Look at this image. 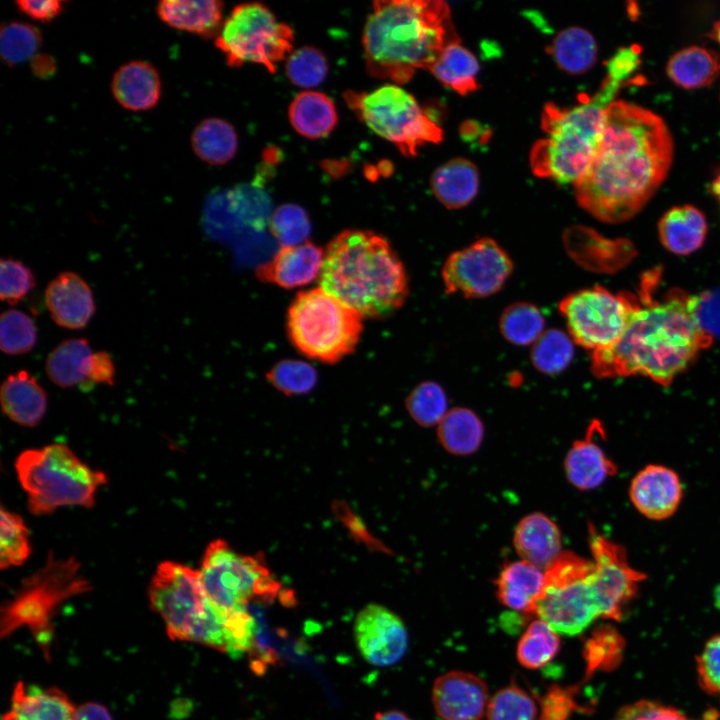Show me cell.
<instances>
[{
    "mask_svg": "<svg viewBox=\"0 0 720 720\" xmlns=\"http://www.w3.org/2000/svg\"><path fill=\"white\" fill-rule=\"evenodd\" d=\"M440 444L454 455H469L475 452L483 439L484 428L479 417L470 409L449 410L437 429Z\"/></svg>",
    "mask_w": 720,
    "mask_h": 720,
    "instance_id": "37",
    "label": "cell"
},
{
    "mask_svg": "<svg viewBox=\"0 0 720 720\" xmlns=\"http://www.w3.org/2000/svg\"><path fill=\"white\" fill-rule=\"evenodd\" d=\"M513 271L509 254L492 238H480L451 253L441 277L447 294L483 298L497 293Z\"/></svg>",
    "mask_w": 720,
    "mask_h": 720,
    "instance_id": "15",
    "label": "cell"
},
{
    "mask_svg": "<svg viewBox=\"0 0 720 720\" xmlns=\"http://www.w3.org/2000/svg\"><path fill=\"white\" fill-rule=\"evenodd\" d=\"M579 686L553 685L540 695L511 683L490 699L487 720H568L574 712H585L577 701Z\"/></svg>",
    "mask_w": 720,
    "mask_h": 720,
    "instance_id": "17",
    "label": "cell"
},
{
    "mask_svg": "<svg viewBox=\"0 0 720 720\" xmlns=\"http://www.w3.org/2000/svg\"><path fill=\"white\" fill-rule=\"evenodd\" d=\"M344 98L361 121L405 156H415L423 144L443 139L442 129L397 84H385L371 92L347 91Z\"/></svg>",
    "mask_w": 720,
    "mask_h": 720,
    "instance_id": "10",
    "label": "cell"
},
{
    "mask_svg": "<svg viewBox=\"0 0 720 720\" xmlns=\"http://www.w3.org/2000/svg\"><path fill=\"white\" fill-rule=\"evenodd\" d=\"M612 720H720V712L711 708L699 717H690L674 707L641 700L622 707Z\"/></svg>",
    "mask_w": 720,
    "mask_h": 720,
    "instance_id": "51",
    "label": "cell"
},
{
    "mask_svg": "<svg viewBox=\"0 0 720 720\" xmlns=\"http://www.w3.org/2000/svg\"><path fill=\"white\" fill-rule=\"evenodd\" d=\"M429 70L444 86L460 95L478 88L479 63L460 41L447 45Z\"/></svg>",
    "mask_w": 720,
    "mask_h": 720,
    "instance_id": "36",
    "label": "cell"
},
{
    "mask_svg": "<svg viewBox=\"0 0 720 720\" xmlns=\"http://www.w3.org/2000/svg\"><path fill=\"white\" fill-rule=\"evenodd\" d=\"M621 83L606 76L597 93L572 108L547 104L542 129L548 135L535 143L530 166L536 176L575 184L588 170L599 147L606 109Z\"/></svg>",
    "mask_w": 720,
    "mask_h": 720,
    "instance_id": "5",
    "label": "cell"
},
{
    "mask_svg": "<svg viewBox=\"0 0 720 720\" xmlns=\"http://www.w3.org/2000/svg\"><path fill=\"white\" fill-rule=\"evenodd\" d=\"M30 69L35 77L47 80L56 74L57 62L48 53H38L30 60Z\"/></svg>",
    "mask_w": 720,
    "mask_h": 720,
    "instance_id": "57",
    "label": "cell"
},
{
    "mask_svg": "<svg viewBox=\"0 0 720 720\" xmlns=\"http://www.w3.org/2000/svg\"><path fill=\"white\" fill-rule=\"evenodd\" d=\"M31 269L12 257L0 261V298L10 305L21 301L35 287Z\"/></svg>",
    "mask_w": 720,
    "mask_h": 720,
    "instance_id": "50",
    "label": "cell"
},
{
    "mask_svg": "<svg viewBox=\"0 0 720 720\" xmlns=\"http://www.w3.org/2000/svg\"><path fill=\"white\" fill-rule=\"evenodd\" d=\"M693 316L710 337L720 336V287L691 296Z\"/></svg>",
    "mask_w": 720,
    "mask_h": 720,
    "instance_id": "53",
    "label": "cell"
},
{
    "mask_svg": "<svg viewBox=\"0 0 720 720\" xmlns=\"http://www.w3.org/2000/svg\"><path fill=\"white\" fill-rule=\"evenodd\" d=\"M713 36L718 40L720 43V21L717 22L713 29Z\"/></svg>",
    "mask_w": 720,
    "mask_h": 720,
    "instance_id": "62",
    "label": "cell"
},
{
    "mask_svg": "<svg viewBox=\"0 0 720 720\" xmlns=\"http://www.w3.org/2000/svg\"><path fill=\"white\" fill-rule=\"evenodd\" d=\"M431 187L435 197L446 208H462L468 205L478 192L477 168L467 159H452L434 171Z\"/></svg>",
    "mask_w": 720,
    "mask_h": 720,
    "instance_id": "31",
    "label": "cell"
},
{
    "mask_svg": "<svg viewBox=\"0 0 720 720\" xmlns=\"http://www.w3.org/2000/svg\"><path fill=\"white\" fill-rule=\"evenodd\" d=\"M354 635L361 655L376 666L397 663L408 646V634L402 620L379 604H368L358 613Z\"/></svg>",
    "mask_w": 720,
    "mask_h": 720,
    "instance_id": "18",
    "label": "cell"
},
{
    "mask_svg": "<svg viewBox=\"0 0 720 720\" xmlns=\"http://www.w3.org/2000/svg\"><path fill=\"white\" fill-rule=\"evenodd\" d=\"M713 602L715 607L720 610V584H718L713 590Z\"/></svg>",
    "mask_w": 720,
    "mask_h": 720,
    "instance_id": "60",
    "label": "cell"
},
{
    "mask_svg": "<svg viewBox=\"0 0 720 720\" xmlns=\"http://www.w3.org/2000/svg\"><path fill=\"white\" fill-rule=\"evenodd\" d=\"M92 353L87 339L73 338L62 341L47 356L45 371L48 378L62 388L88 382L87 365Z\"/></svg>",
    "mask_w": 720,
    "mask_h": 720,
    "instance_id": "33",
    "label": "cell"
},
{
    "mask_svg": "<svg viewBox=\"0 0 720 720\" xmlns=\"http://www.w3.org/2000/svg\"><path fill=\"white\" fill-rule=\"evenodd\" d=\"M490 699L486 682L470 672H447L432 687L433 707L442 720H481Z\"/></svg>",
    "mask_w": 720,
    "mask_h": 720,
    "instance_id": "19",
    "label": "cell"
},
{
    "mask_svg": "<svg viewBox=\"0 0 720 720\" xmlns=\"http://www.w3.org/2000/svg\"><path fill=\"white\" fill-rule=\"evenodd\" d=\"M460 41L450 9L441 0H379L363 30L369 74L396 84L430 69L443 49Z\"/></svg>",
    "mask_w": 720,
    "mask_h": 720,
    "instance_id": "3",
    "label": "cell"
},
{
    "mask_svg": "<svg viewBox=\"0 0 720 720\" xmlns=\"http://www.w3.org/2000/svg\"><path fill=\"white\" fill-rule=\"evenodd\" d=\"M73 720H113L108 709L95 702L81 704L75 708Z\"/></svg>",
    "mask_w": 720,
    "mask_h": 720,
    "instance_id": "58",
    "label": "cell"
},
{
    "mask_svg": "<svg viewBox=\"0 0 720 720\" xmlns=\"http://www.w3.org/2000/svg\"><path fill=\"white\" fill-rule=\"evenodd\" d=\"M573 355V340L569 334L559 329H549L533 344L530 357L538 371L555 375L568 367Z\"/></svg>",
    "mask_w": 720,
    "mask_h": 720,
    "instance_id": "42",
    "label": "cell"
},
{
    "mask_svg": "<svg viewBox=\"0 0 720 720\" xmlns=\"http://www.w3.org/2000/svg\"><path fill=\"white\" fill-rule=\"evenodd\" d=\"M72 557L56 559L50 554L44 566L24 580L15 597L2 609V634L29 626L37 637L47 634L58 606L89 589Z\"/></svg>",
    "mask_w": 720,
    "mask_h": 720,
    "instance_id": "13",
    "label": "cell"
},
{
    "mask_svg": "<svg viewBox=\"0 0 720 720\" xmlns=\"http://www.w3.org/2000/svg\"><path fill=\"white\" fill-rule=\"evenodd\" d=\"M67 1L61 0H20L15 2L17 9L29 18L50 23L65 9Z\"/></svg>",
    "mask_w": 720,
    "mask_h": 720,
    "instance_id": "54",
    "label": "cell"
},
{
    "mask_svg": "<svg viewBox=\"0 0 720 720\" xmlns=\"http://www.w3.org/2000/svg\"><path fill=\"white\" fill-rule=\"evenodd\" d=\"M18 480L32 514L44 515L62 506L91 507L106 474L92 469L67 445L54 443L23 451L16 459Z\"/></svg>",
    "mask_w": 720,
    "mask_h": 720,
    "instance_id": "7",
    "label": "cell"
},
{
    "mask_svg": "<svg viewBox=\"0 0 720 720\" xmlns=\"http://www.w3.org/2000/svg\"><path fill=\"white\" fill-rule=\"evenodd\" d=\"M289 121L300 135L318 139L336 126L337 111L333 101L318 91H302L290 103Z\"/></svg>",
    "mask_w": 720,
    "mask_h": 720,
    "instance_id": "32",
    "label": "cell"
},
{
    "mask_svg": "<svg viewBox=\"0 0 720 720\" xmlns=\"http://www.w3.org/2000/svg\"><path fill=\"white\" fill-rule=\"evenodd\" d=\"M683 495L678 474L663 465L649 464L631 480L629 497L646 518L664 520L678 509Z\"/></svg>",
    "mask_w": 720,
    "mask_h": 720,
    "instance_id": "20",
    "label": "cell"
},
{
    "mask_svg": "<svg viewBox=\"0 0 720 720\" xmlns=\"http://www.w3.org/2000/svg\"><path fill=\"white\" fill-rule=\"evenodd\" d=\"M545 570L523 560L506 565L496 580L499 601L516 612L535 615L545 588Z\"/></svg>",
    "mask_w": 720,
    "mask_h": 720,
    "instance_id": "27",
    "label": "cell"
},
{
    "mask_svg": "<svg viewBox=\"0 0 720 720\" xmlns=\"http://www.w3.org/2000/svg\"><path fill=\"white\" fill-rule=\"evenodd\" d=\"M115 101L132 112L154 108L162 95V81L156 67L145 60H131L119 66L111 79Z\"/></svg>",
    "mask_w": 720,
    "mask_h": 720,
    "instance_id": "23",
    "label": "cell"
},
{
    "mask_svg": "<svg viewBox=\"0 0 720 720\" xmlns=\"http://www.w3.org/2000/svg\"><path fill=\"white\" fill-rule=\"evenodd\" d=\"M37 342L34 321L24 312L9 309L0 318V348L8 355H22L31 351Z\"/></svg>",
    "mask_w": 720,
    "mask_h": 720,
    "instance_id": "44",
    "label": "cell"
},
{
    "mask_svg": "<svg viewBox=\"0 0 720 720\" xmlns=\"http://www.w3.org/2000/svg\"><path fill=\"white\" fill-rule=\"evenodd\" d=\"M560 649L558 633L543 619L532 621L520 637L516 656L528 669H538L549 663Z\"/></svg>",
    "mask_w": 720,
    "mask_h": 720,
    "instance_id": "40",
    "label": "cell"
},
{
    "mask_svg": "<svg viewBox=\"0 0 720 720\" xmlns=\"http://www.w3.org/2000/svg\"><path fill=\"white\" fill-rule=\"evenodd\" d=\"M640 64L639 47H624L607 62V77L622 83Z\"/></svg>",
    "mask_w": 720,
    "mask_h": 720,
    "instance_id": "55",
    "label": "cell"
},
{
    "mask_svg": "<svg viewBox=\"0 0 720 720\" xmlns=\"http://www.w3.org/2000/svg\"><path fill=\"white\" fill-rule=\"evenodd\" d=\"M639 305V295L594 286L568 294L559 311L573 342L595 352L620 339Z\"/></svg>",
    "mask_w": 720,
    "mask_h": 720,
    "instance_id": "14",
    "label": "cell"
},
{
    "mask_svg": "<svg viewBox=\"0 0 720 720\" xmlns=\"http://www.w3.org/2000/svg\"><path fill=\"white\" fill-rule=\"evenodd\" d=\"M698 682L701 688L720 701V634L712 636L696 657Z\"/></svg>",
    "mask_w": 720,
    "mask_h": 720,
    "instance_id": "52",
    "label": "cell"
},
{
    "mask_svg": "<svg viewBox=\"0 0 720 720\" xmlns=\"http://www.w3.org/2000/svg\"><path fill=\"white\" fill-rule=\"evenodd\" d=\"M328 64L324 54L315 47H301L291 53L286 63V74L296 86L312 88L324 81Z\"/></svg>",
    "mask_w": 720,
    "mask_h": 720,
    "instance_id": "46",
    "label": "cell"
},
{
    "mask_svg": "<svg viewBox=\"0 0 720 720\" xmlns=\"http://www.w3.org/2000/svg\"><path fill=\"white\" fill-rule=\"evenodd\" d=\"M222 11L218 0H164L156 6L158 18L167 26L204 38L218 35Z\"/></svg>",
    "mask_w": 720,
    "mask_h": 720,
    "instance_id": "29",
    "label": "cell"
},
{
    "mask_svg": "<svg viewBox=\"0 0 720 720\" xmlns=\"http://www.w3.org/2000/svg\"><path fill=\"white\" fill-rule=\"evenodd\" d=\"M447 396L436 382L426 381L416 386L408 395L406 408L412 419L419 425H438L447 410Z\"/></svg>",
    "mask_w": 720,
    "mask_h": 720,
    "instance_id": "43",
    "label": "cell"
},
{
    "mask_svg": "<svg viewBox=\"0 0 720 720\" xmlns=\"http://www.w3.org/2000/svg\"><path fill=\"white\" fill-rule=\"evenodd\" d=\"M589 547L594 563L593 586L602 618L620 621L646 574L633 568L624 547L589 526Z\"/></svg>",
    "mask_w": 720,
    "mask_h": 720,
    "instance_id": "16",
    "label": "cell"
},
{
    "mask_svg": "<svg viewBox=\"0 0 720 720\" xmlns=\"http://www.w3.org/2000/svg\"><path fill=\"white\" fill-rule=\"evenodd\" d=\"M712 192L720 201V175L712 182Z\"/></svg>",
    "mask_w": 720,
    "mask_h": 720,
    "instance_id": "61",
    "label": "cell"
},
{
    "mask_svg": "<svg viewBox=\"0 0 720 720\" xmlns=\"http://www.w3.org/2000/svg\"><path fill=\"white\" fill-rule=\"evenodd\" d=\"M191 146L200 160L211 165H223L237 152V133L226 120L204 119L191 134Z\"/></svg>",
    "mask_w": 720,
    "mask_h": 720,
    "instance_id": "35",
    "label": "cell"
},
{
    "mask_svg": "<svg viewBox=\"0 0 720 720\" xmlns=\"http://www.w3.org/2000/svg\"><path fill=\"white\" fill-rule=\"evenodd\" d=\"M672 159V136L660 116L626 101H613L606 109L597 152L574 184L576 200L602 222L627 221L655 194Z\"/></svg>",
    "mask_w": 720,
    "mask_h": 720,
    "instance_id": "1",
    "label": "cell"
},
{
    "mask_svg": "<svg viewBox=\"0 0 720 720\" xmlns=\"http://www.w3.org/2000/svg\"><path fill=\"white\" fill-rule=\"evenodd\" d=\"M550 53L562 70L580 74L594 65L597 45L594 37L587 30L570 27L557 34L550 47Z\"/></svg>",
    "mask_w": 720,
    "mask_h": 720,
    "instance_id": "38",
    "label": "cell"
},
{
    "mask_svg": "<svg viewBox=\"0 0 720 720\" xmlns=\"http://www.w3.org/2000/svg\"><path fill=\"white\" fill-rule=\"evenodd\" d=\"M373 720H411V719L403 712L390 710V711L376 713Z\"/></svg>",
    "mask_w": 720,
    "mask_h": 720,
    "instance_id": "59",
    "label": "cell"
},
{
    "mask_svg": "<svg viewBox=\"0 0 720 720\" xmlns=\"http://www.w3.org/2000/svg\"><path fill=\"white\" fill-rule=\"evenodd\" d=\"M198 571L207 598L227 612L248 609L258 600H273L281 592V584L263 559L237 553L222 539L207 546Z\"/></svg>",
    "mask_w": 720,
    "mask_h": 720,
    "instance_id": "9",
    "label": "cell"
},
{
    "mask_svg": "<svg viewBox=\"0 0 720 720\" xmlns=\"http://www.w3.org/2000/svg\"><path fill=\"white\" fill-rule=\"evenodd\" d=\"M643 289L640 305L620 339L592 352L591 370L599 378L644 376L668 386L713 338L696 322L691 295L671 289L655 300L649 283Z\"/></svg>",
    "mask_w": 720,
    "mask_h": 720,
    "instance_id": "2",
    "label": "cell"
},
{
    "mask_svg": "<svg viewBox=\"0 0 720 720\" xmlns=\"http://www.w3.org/2000/svg\"><path fill=\"white\" fill-rule=\"evenodd\" d=\"M270 230L282 246H293L307 241L311 224L302 207L284 204L273 212L270 218Z\"/></svg>",
    "mask_w": 720,
    "mask_h": 720,
    "instance_id": "48",
    "label": "cell"
},
{
    "mask_svg": "<svg viewBox=\"0 0 720 720\" xmlns=\"http://www.w3.org/2000/svg\"><path fill=\"white\" fill-rule=\"evenodd\" d=\"M708 226L704 214L694 206L668 210L658 224L662 245L676 255H689L703 245Z\"/></svg>",
    "mask_w": 720,
    "mask_h": 720,
    "instance_id": "30",
    "label": "cell"
},
{
    "mask_svg": "<svg viewBox=\"0 0 720 720\" xmlns=\"http://www.w3.org/2000/svg\"><path fill=\"white\" fill-rule=\"evenodd\" d=\"M45 304L60 327L77 330L86 327L95 313V302L88 283L77 273L64 271L45 289Z\"/></svg>",
    "mask_w": 720,
    "mask_h": 720,
    "instance_id": "21",
    "label": "cell"
},
{
    "mask_svg": "<svg viewBox=\"0 0 720 720\" xmlns=\"http://www.w3.org/2000/svg\"><path fill=\"white\" fill-rule=\"evenodd\" d=\"M291 27L279 22L261 3H244L233 8L215 37V46L231 67L256 63L275 73L278 62L292 53Z\"/></svg>",
    "mask_w": 720,
    "mask_h": 720,
    "instance_id": "12",
    "label": "cell"
},
{
    "mask_svg": "<svg viewBox=\"0 0 720 720\" xmlns=\"http://www.w3.org/2000/svg\"><path fill=\"white\" fill-rule=\"evenodd\" d=\"M1 407L13 422L33 427L47 410V394L37 379L26 370L9 374L1 385Z\"/></svg>",
    "mask_w": 720,
    "mask_h": 720,
    "instance_id": "25",
    "label": "cell"
},
{
    "mask_svg": "<svg viewBox=\"0 0 720 720\" xmlns=\"http://www.w3.org/2000/svg\"><path fill=\"white\" fill-rule=\"evenodd\" d=\"M43 44L38 27L24 21L3 22L0 27V56L8 67L31 60Z\"/></svg>",
    "mask_w": 720,
    "mask_h": 720,
    "instance_id": "41",
    "label": "cell"
},
{
    "mask_svg": "<svg viewBox=\"0 0 720 720\" xmlns=\"http://www.w3.org/2000/svg\"><path fill=\"white\" fill-rule=\"evenodd\" d=\"M363 317L320 287L299 292L287 313V334L308 358L333 364L354 352Z\"/></svg>",
    "mask_w": 720,
    "mask_h": 720,
    "instance_id": "8",
    "label": "cell"
},
{
    "mask_svg": "<svg viewBox=\"0 0 720 720\" xmlns=\"http://www.w3.org/2000/svg\"><path fill=\"white\" fill-rule=\"evenodd\" d=\"M267 380L286 395L310 392L317 382L316 370L300 360H283L275 364L266 374Z\"/></svg>",
    "mask_w": 720,
    "mask_h": 720,
    "instance_id": "47",
    "label": "cell"
},
{
    "mask_svg": "<svg viewBox=\"0 0 720 720\" xmlns=\"http://www.w3.org/2000/svg\"><path fill=\"white\" fill-rule=\"evenodd\" d=\"M319 287L363 318L383 319L408 296L405 267L390 243L369 230L339 233L324 251Z\"/></svg>",
    "mask_w": 720,
    "mask_h": 720,
    "instance_id": "4",
    "label": "cell"
},
{
    "mask_svg": "<svg viewBox=\"0 0 720 720\" xmlns=\"http://www.w3.org/2000/svg\"><path fill=\"white\" fill-rule=\"evenodd\" d=\"M323 258V249L310 241L282 246L270 260L257 267L256 276L282 288L301 287L319 277Z\"/></svg>",
    "mask_w": 720,
    "mask_h": 720,
    "instance_id": "22",
    "label": "cell"
},
{
    "mask_svg": "<svg viewBox=\"0 0 720 720\" xmlns=\"http://www.w3.org/2000/svg\"><path fill=\"white\" fill-rule=\"evenodd\" d=\"M595 632L585 647L587 674L614 667L623 648V640L612 627H601Z\"/></svg>",
    "mask_w": 720,
    "mask_h": 720,
    "instance_id": "49",
    "label": "cell"
},
{
    "mask_svg": "<svg viewBox=\"0 0 720 720\" xmlns=\"http://www.w3.org/2000/svg\"><path fill=\"white\" fill-rule=\"evenodd\" d=\"M75 706L58 688L27 686L16 683L11 707L2 720H73Z\"/></svg>",
    "mask_w": 720,
    "mask_h": 720,
    "instance_id": "26",
    "label": "cell"
},
{
    "mask_svg": "<svg viewBox=\"0 0 720 720\" xmlns=\"http://www.w3.org/2000/svg\"><path fill=\"white\" fill-rule=\"evenodd\" d=\"M0 524V567L21 565L30 554L29 533L23 519L2 508Z\"/></svg>",
    "mask_w": 720,
    "mask_h": 720,
    "instance_id": "45",
    "label": "cell"
},
{
    "mask_svg": "<svg viewBox=\"0 0 720 720\" xmlns=\"http://www.w3.org/2000/svg\"><path fill=\"white\" fill-rule=\"evenodd\" d=\"M521 560L546 570L561 554V535L557 525L542 513H531L520 520L513 537Z\"/></svg>",
    "mask_w": 720,
    "mask_h": 720,
    "instance_id": "28",
    "label": "cell"
},
{
    "mask_svg": "<svg viewBox=\"0 0 720 720\" xmlns=\"http://www.w3.org/2000/svg\"><path fill=\"white\" fill-rule=\"evenodd\" d=\"M545 318L540 309L529 302L507 306L499 319L502 336L518 346L534 344L544 333Z\"/></svg>",
    "mask_w": 720,
    "mask_h": 720,
    "instance_id": "39",
    "label": "cell"
},
{
    "mask_svg": "<svg viewBox=\"0 0 720 720\" xmlns=\"http://www.w3.org/2000/svg\"><path fill=\"white\" fill-rule=\"evenodd\" d=\"M594 564L570 551H562L545 570V588L535 615L558 634L577 635L602 617L593 586Z\"/></svg>",
    "mask_w": 720,
    "mask_h": 720,
    "instance_id": "11",
    "label": "cell"
},
{
    "mask_svg": "<svg viewBox=\"0 0 720 720\" xmlns=\"http://www.w3.org/2000/svg\"><path fill=\"white\" fill-rule=\"evenodd\" d=\"M666 70L674 83L686 89H694L714 82L720 74V61L714 52L692 46L675 53L668 61Z\"/></svg>",
    "mask_w": 720,
    "mask_h": 720,
    "instance_id": "34",
    "label": "cell"
},
{
    "mask_svg": "<svg viewBox=\"0 0 720 720\" xmlns=\"http://www.w3.org/2000/svg\"><path fill=\"white\" fill-rule=\"evenodd\" d=\"M599 423H593L583 439L569 449L564 469L569 482L580 490H592L617 473V465L596 442Z\"/></svg>",
    "mask_w": 720,
    "mask_h": 720,
    "instance_id": "24",
    "label": "cell"
},
{
    "mask_svg": "<svg viewBox=\"0 0 720 720\" xmlns=\"http://www.w3.org/2000/svg\"><path fill=\"white\" fill-rule=\"evenodd\" d=\"M88 383L113 385L115 380L114 362L106 351L93 352L87 365Z\"/></svg>",
    "mask_w": 720,
    "mask_h": 720,
    "instance_id": "56",
    "label": "cell"
},
{
    "mask_svg": "<svg viewBox=\"0 0 720 720\" xmlns=\"http://www.w3.org/2000/svg\"><path fill=\"white\" fill-rule=\"evenodd\" d=\"M148 597L172 640L197 642L226 653L230 641L228 612L207 598L198 570L173 561L160 563Z\"/></svg>",
    "mask_w": 720,
    "mask_h": 720,
    "instance_id": "6",
    "label": "cell"
}]
</instances>
